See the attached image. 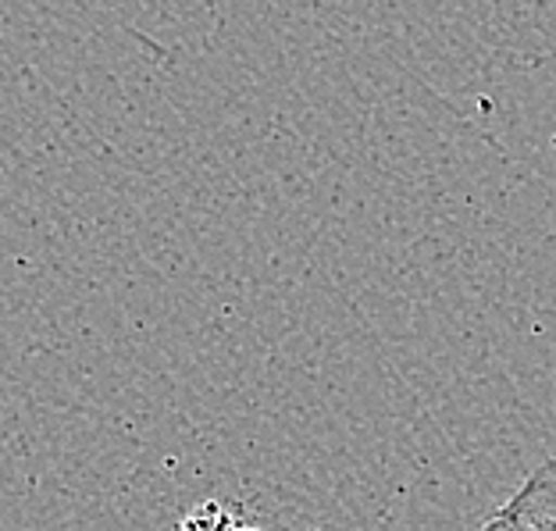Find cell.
I'll return each mask as SVG.
<instances>
[{"instance_id":"cell-1","label":"cell","mask_w":556,"mask_h":531,"mask_svg":"<svg viewBox=\"0 0 556 531\" xmlns=\"http://www.w3.org/2000/svg\"><path fill=\"white\" fill-rule=\"evenodd\" d=\"M500 517L514 531H556V457L539 464Z\"/></svg>"},{"instance_id":"cell-2","label":"cell","mask_w":556,"mask_h":531,"mask_svg":"<svg viewBox=\"0 0 556 531\" xmlns=\"http://www.w3.org/2000/svg\"><path fill=\"white\" fill-rule=\"evenodd\" d=\"M175 531H254V528H250L236 510L222 507V503H197Z\"/></svg>"},{"instance_id":"cell-3","label":"cell","mask_w":556,"mask_h":531,"mask_svg":"<svg viewBox=\"0 0 556 531\" xmlns=\"http://www.w3.org/2000/svg\"><path fill=\"white\" fill-rule=\"evenodd\" d=\"M478 531H510V524L507 521H503V517L496 514V517H492V521H485L482 528H478Z\"/></svg>"},{"instance_id":"cell-4","label":"cell","mask_w":556,"mask_h":531,"mask_svg":"<svg viewBox=\"0 0 556 531\" xmlns=\"http://www.w3.org/2000/svg\"><path fill=\"white\" fill-rule=\"evenodd\" d=\"M510 531H514V528H510Z\"/></svg>"}]
</instances>
